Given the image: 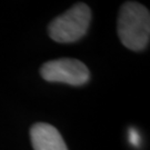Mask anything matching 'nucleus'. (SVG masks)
Segmentation results:
<instances>
[{
	"instance_id": "4",
	"label": "nucleus",
	"mask_w": 150,
	"mask_h": 150,
	"mask_svg": "<svg viewBox=\"0 0 150 150\" xmlns=\"http://www.w3.org/2000/svg\"><path fill=\"white\" fill-rule=\"evenodd\" d=\"M30 139L33 150H68L62 136L49 123H35L30 129Z\"/></svg>"
},
{
	"instance_id": "2",
	"label": "nucleus",
	"mask_w": 150,
	"mask_h": 150,
	"mask_svg": "<svg viewBox=\"0 0 150 150\" xmlns=\"http://www.w3.org/2000/svg\"><path fill=\"white\" fill-rule=\"evenodd\" d=\"M91 21V10L86 4H77L50 22V38L60 43L75 42L86 35Z\"/></svg>"
},
{
	"instance_id": "3",
	"label": "nucleus",
	"mask_w": 150,
	"mask_h": 150,
	"mask_svg": "<svg viewBox=\"0 0 150 150\" xmlns=\"http://www.w3.org/2000/svg\"><path fill=\"white\" fill-rule=\"evenodd\" d=\"M40 74L49 82H62L71 86H81L88 82L90 72L80 60L61 58L42 64Z\"/></svg>"
},
{
	"instance_id": "1",
	"label": "nucleus",
	"mask_w": 150,
	"mask_h": 150,
	"mask_svg": "<svg viewBox=\"0 0 150 150\" xmlns=\"http://www.w3.org/2000/svg\"><path fill=\"white\" fill-rule=\"evenodd\" d=\"M117 30L125 47L134 51L144 50L149 43V10L139 2H125L119 11Z\"/></svg>"
},
{
	"instance_id": "5",
	"label": "nucleus",
	"mask_w": 150,
	"mask_h": 150,
	"mask_svg": "<svg viewBox=\"0 0 150 150\" xmlns=\"http://www.w3.org/2000/svg\"><path fill=\"white\" fill-rule=\"evenodd\" d=\"M128 140H129V142L134 146V147H139L140 146V134L137 129H134V128L129 129Z\"/></svg>"
}]
</instances>
